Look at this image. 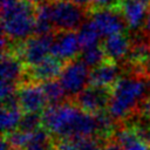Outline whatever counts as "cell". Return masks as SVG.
Instances as JSON below:
<instances>
[{
	"instance_id": "obj_1",
	"label": "cell",
	"mask_w": 150,
	"mask_h": 150,
	"mask_svg": "<svg viewBox=\"0 0 150 150\" xmlns=\"http://www.w3.org/2000/svg\"><path fill=\"white\" fill-rule=\"evenodd\" d=\"M42 125L59 139L74 141L96 135V121L93 114L80 109L75 103H60L42 111Z\"/></svg>"
},
{
	"instance_id": "obj_2",
	"label": "cell",
	"mask_w": 150,
	"mask_h": 150,
	"mask_svg": "<svg viewBox=\"0 0 150 150\" xmlns=\"http://www.w3.org/2000/svg\"><path fill=\"white\" fill-rule=\"evenodd\" d=\"M150 89V79L142 75L120 77L111 87V97L108 105L109 114L116 120H127L136 112L139 103Z\"/></svg>"
},
{
	"instance_id": "obj_3",
	"label": "cell",
	"mask_w": 150,
	"mask_h": 150,
	"mask_svg": "<svg viewBox=\"0 0 150 150\" xmlns=\"http://www.w3.org/2000/svg\"><path fill=\"white\" fill-rule=\"evenodd\" d=\"M28 0L1 4L2 33L12 41H25L34 34L35 7Z\"/></svg>"
},
{
	"instance_id": "obj_4",
	"label": "cell",
	"mask_w": 150,
	"mask_h": 150,
	"mask_svg": "<svg viewBox=\"0 0 150 150\" xmlns=\"http://www.w3.org/2000/svg\"><path fill=\"white\" fill-rule=\"evenodd\" d=\"M55 35L53 33L48 34H35L25 41H15L8 50L16 55L27 67H33L43 61L50 53L52 45L54 42Z\"/></svg>"
},
{
	"instance_id": "obj_5",
	"label": "cell",
	"mask_w": 150,
	"mask_h": 150,
	"mask_svg": "<svg viewBox=\"0 0 150 150\" xmlns=\"http://www.w3.org/2000/svg\"><path fill=\"white\" fill-rule=\"evenodd\" d=\"M53 22L57 30H75L79 29L86 19V9L83 5L71 1L52 2Z\"/></svg>"
},
{
	"instance_id": "obj_6",
	"label": "cell",
	"mask_w": 150,
	"mask_h": 150,
	"mask_svg": "<svg viewBox=\"0 0 150 150\" xmlns=\"http://www.w3.org/2000/svg\"><path fill=\"white\" fill-rule=\"evenodd\" d=\"M89 67L81 60H70L63 66V69L59 76L66 94L68 96H76L81 93L87 84H89Z\"/></svg>"
},
{
	"instance_id": "obj_7",
	"label": "cell",
	"mask_w": 150,
	"mask_h": 150,
	"mask_svg": "<svg viewBox=\"0 0 150 150\" xmlns=\"http://www.w3.org/2000/svg\"><path fill=\"white\" fill-rule=\"evenodd\" d=\"M110 97V88L89 86L75 96L74 103L83 111L94 115L108 108Z\"/></svg>"
},
{
	"instance_id": "obj_8",
	"label": "cell",
	"mask_w": 150,
	"mask_h": 150,
	"mask_svg": "<svg viewBox=\"0 0 150 150\" xmlns=\"http://www.w3.org/2000/svg\"><path fill=\"white\" fill-rule=\"evenodd\" d=\"M91 15V20L102 36L122 33L125 26H128L118 8H97Z\"/></svg>"
},
{
	"instance_id": "obj_9",
	"label": "cell",
	"mask_w": 150,
	"mask_h": 150,
	"mask_svg": "<svg viewBox=\"0 0 150 150\" xmlns=\"http://www.w3.org/2000/svg\"><path fill=\"white\" fill-rule=\"evenodd\" d=\"M19 104L25 112H40L46 109L47 98L45 96L42 86L36 82H25L18 89Z\"/></svg>"
},
{
	"instance_id": "obj_10",
	"label": "cell",
	"mask_w": 150,
	"mask_h": 150,
	"mask_svg": "<svg viewBox=\"0 0 150 150\" xmlns=\"http://www.w3.org/2000/svg\"><path fill=\"white\" fill-rule=\"evenodd\" d=\"M81 45L77 34L73 30H59L50 48L52 56L63 61L73 60L80 52Z\"/></svg>"
},
{
	"instance_id": "obj_11",
	"label": "cell",
	"mask_w": 150,
	"mask_h": 150,
	"mask_svg": "<svg viewBox=\"0 0 150 150\" xmlns=\"http://www.w3.org/2000/svg\"><path fill=\"white\" fill-rule=\"evenodd\" d=\"M62 69L63 64L61 60L54 56H47L36 66L29 67V71L27 70L26 75L30 82H46L59 77Z\"/></svg>"
},
{
	"instance_id": "obj_12",
	"label": "cell",
	"mask_w": 150,
	"mask_h": 150,
	"mask_svg": "<svg viewBox=\"0 0 150 150\" xmlns=\"http://www.w3.org/2000/svg\"><path fill=\"white\" fill-rule=\"evenodd\" d=\"M120 74L121 68L115 61H104L90 71L89 86L111 88L120 79Z\"/></svg>"
},
{
	"instance_id": "obj_13",
	"label": "cell",
	"mask_w": 150,
	"mask_h": 150,
	"mask_svg": "<svg viewBox=\"0 0 150 150\" xmlns=\"http://www.w3.org/2000/svg\"><path fill=\"white\" fill-rule=\"evenodd\" d=\"M117 8L122 13L128 27L131 29L138 28L148 15L146 4L138 0H121Z\"/></svg>"
},
{
	"instance_id": "obj_14",
	"label": "cell",
	"mask_w": 150,
	"mask_h": 150,
	"mask_svg": "<svg viewBox=\"0 0 150 150\" xmlns=\"http://www.w3.org/2000/svg\"><path fill=\"white\" fill-rule=\"evenodd\" d=\"M130 47H131L130 40L123 33H117L105 36L102 43V48L104 49L107 59L115 62L122 60L123 57H127Z\"/></svg>"
},
{
	"instance_id": "obj_15",
	"label": "cell",
	"mask_w": 150,
	"mask_h": 150,
	"mask_svg": "<svg viewBox=\"0 0 150 150\" xmlns=\"http://www.w3.org/2000/svg\"><path fill=\"white\" fill-rule=\"evenodd\" d=\"M25 74L23 62L12 52H2L1 57V82L16 84Z\"/></svg>"
},
{
	"instance_id": "obj_16",
	"label": "cell",
	"mask_w": 150,
	"mask_h": 150,
	"mask_svg": "<svg viewBox=\"0 0 150 150\" xmlns=\"http://www.w3.org/2000/svg\"><path fill=\"white\" fill-rule=\"evenodd\" d=\"M52 2L42 1L35 7V27L34 34H48L54 29Z\"/></svg>"
},
{
	"instance_id": "obj_17",
	"label": "cell",
	"mask_w": 150,
	"mask_h": 150,
	"mask_svg": "<svg viewBox=\"0 0 150 150\" xmlns=\"http://www.w3.org/2000/svg\"><path fill=\"white\" fill-rule=\"evenodd\" d=\"M77 36H79L81 48L86 49V48L97 46L98 41H100V36H102V35L100 34L98 29L96 28L94 21L90 19V20L84 21L82 23V26L79 28Z\"/></svg>"
},
{
	"instance_id": "obj_18",
	"label": "cell",
	"mask_w": 150,
	"mask_h": 150,
	"mask_svg": "<svg viewBox=\"0 0 150 150\" xmlns=\"http://www.w3.org/2000/svg\"><path fill=\"white\" fill-rule=\"evenodd\" d=\"M42 89L45 93V96L47 98V102L49 105H54V104H60L63 103L64 97H66V91L61 84L60 81L54 80H49L46 82H42Z\"/></svg>"
},
{
	"instance_id": "obj_19",
	"label": "cell",
	"mask_w": 150,
	"mask_h": 150,
	"mask_svg": "<svg viewBox=\"0 0 150 150\" xmlns=\"http://www.w3.org/2000/svg\"><path fill=\"white\" fill-rule=\"evenodd\" d=\"M22 118V109L20 107L4 108L1 111V129L4 134H8L16 128H19L20 121Z\"/></svg>"
},
{
	"instance_id": "obj_20",
	"label": "cell",
	"mask_w": 150,
	"mask_h": 150,
	"mask_svg": "<svg viewBox=\"0 0 150 150\" xmlns=\"http://www.w3.org/2000/svg\"><path fill=\"white\" fill-rule=\"evenodd\" d=\"M105 57L107 56H105L104 49L102 47H100L98 45L90 47V48L82 49V53L80 55V60L88 67H93V68H95V67L100 66L102 62H104Z\"/></svg>"
},
{
	"instance_id": "obj_21",
	"label": "cell",
	"mask_w": 150,
	"mask_h": 150,
	"mask_svg": "<svg viewBox=\"0 0 150 150\" xmlns=\"http://www.w3.org/2000/svg\"><path fill=\"white\" fill-rule=\"evenodd\" d=\"M4 137L7 139L9 145L14 149H25L32 143L33 131H23L21 129L13 130L8 134H4Z\"/></svg>"
},
{
	"instance_id": "obj_22",
	"label": "cell",
	"mask_w": 150,
	"mask_h": 150,
	"mask_svg": "<svg viewBox=\"0 0 150 150\" xmlns=\"http://www.w3.org/2000/svg\"><path fill=\"white\" fill-rule=\"evenodd\" d=\"M41 127H43L42 115H40L39 112H25L18 129H21L23 131H34Z\"/></svg>"
},
{
	"instance_id": "obj_23",
	"label": "cell",
	"mask_w": 150,
	"mask_h": 150,
	"mask_svg": "<svg viewBox=\"0 0 150 150\" xmlns=\"http://www.w3.org/2000/svg\"><path fill=\"white\" fill-rule=\"evenodd\" d=\"M76 150H102L103 145L98 138L90 137H80L73 141Z\"/></svg>"
},
{
	"instance_id": "obj_24",
	"label": "cell",
	"mask_w": 150,
	"mask_h": 150,
	"mask_svg": "<svg viewBox=\"0 0 150 150\" xmlns=\"http://www.w3.org/2000/svg\"><path fill=\"white\" fill-rule=\"evenodd\" d=\"M121 0H91L89 5H91V7L95 9L97 8H117L118 4Z\"/></svg>"
},
{
	"instance_id": "obj_25",
	"label": "cell",
	"mask_w": 150,
	"mask_h": 150,
	"mask_svg": "<svg viewBox=\"0 0 150 150\" xmlns=\"http://www.w3.org/2000/svg\"><path fill=\"white\" fill-rule=\"evenodd\" d=\"M137 114H139L141 116L150 120V97H145L138 105L137 110H136Z\"/></svg>"
},
{
	"instance_id": "obj_26",
	"label": "cell",
	"mask_w": 150,
	"mask_h": 150,
	"mask_svg": "<svg viewBox=\"0 0 150 150\" xmlns=\"http://www.w3.org/2000/svg\"><path fill=\"white\" fill-rule=\"evenodd\" d=\"M52 150H76L74 143L68 139H60L57 143L53 145Z\"/></svg>"
},
{
	"instance_id": "obj_27",
	"label": "cell",
	"mask_w": 150,
	"mask_h": 150,
	"mask_svg": "<svg viewBox=\"0 0 150 150\" xmlns=\"http://www.w3.org/2000/svg\"><path fill=\"white\" fill-rule=\"evenodd\" d=\"M54 143H30L23 150H52Z\"/></svg>"
},
{
	"instance_id": "obj_28",
	"label": "cell",
	"mask_w": 150,
	"mask_h": 150,
	"mask_svg": "<svg viewBox=\"0 0 150 150\" xmlns=\"http://www.w3.org/2000/svg\"><path fill=\"white\" fill-rule=\"evenodd\" d=\"M124 150H149V148H148V144L143 143L139 139H136L135 142H132L131 144L125 146Z\"/></svg>"
},
{
	"instance_id": "obj_29",
	"label": "cell",
	"mask_w": 150,
	"mask_h": 150,
	"mask_svg": "<svg viewBox=\"0 0 150 150\" xmlns=\"http://www.w3.org/2000/svg\"><path fill=\"white\" fill-rule=\"evenodd\" d=\"M102 150H124V149H123V148L121 146V144H118L116 141L111 139V141H108V142H105V143L103 144Z\"/></svg>"
},
{
	"instance_id": "obj_30",
	"label": "cell",
	"mask_w": 150,
	"mask_h": 150,
	"mask_svg": "<svg viewBox=\"0 0 150 150\" xmlns=\"http://www.w3.org/2000/svg\"><path fill=\"white\" fill-rule=\"evenodd\" d=\"M139 66H141V73H142V75L145 76V77H148V79H150V57L148 60H145Z\"/></svg>"
},
{
	"instance_id": "obj_31",
	"label": "cell",
	"mask_w": 150,
	"mask_h": 150,
	"mask_svg": "<svg viewBox=\"0 0 150 150\" xmlns=\"http://www.w3.org/2000/svg\"><path fill=\"white\" fill-rule=\"evenodd\" d=\"M143 33L150 39V12L148 13V15L143 22Z\"/></svg>"
},
{
	"instance_id": "obj_32",
	"label": "cell",
	"mask_w": 150,
	"mask_h": 150,
	"mask_svg": "<svg viewBox=\"0 0 150 150\" xmlns=\"http://www.w3.org/2000/svg\"><path fill=\"white\" fill-rule=\"evenodd\" d=\"M52 1H71V2H75V4H79V5H87V4H90L91 0H52Z\"/></svg>"
},
{
	"instance_id": "obj_33",
	"label": "cell",
	"mask_w": 150,
	"mask_h": 150,
	"mask_svg": "<svg viewBox=\"0 0 150 150\" xmlns=\"http://www.w3.org/2000/svg\"><path fill=\"white\" fill-rule=\"evenodd\" d=\"M138 1H142V2H144V4H146V5L150 2V0H138Z\"/></svg>"
},
{
	"instance_id": "obj_34",
	"label": "cell",
	"mask_w": 150,
	"mask_h": 150,
	"mask_svg": "<svg viewBox=\"0 0 150 150\" xmlns=\"http://www.w3.org/2000/svg\"><path fill=\"white\" fill-rule=\"evenodd\" d=\"M9 150H19V149H14V148H12V146H11V149H9Z\"/></svg>"
}]
</instances>
